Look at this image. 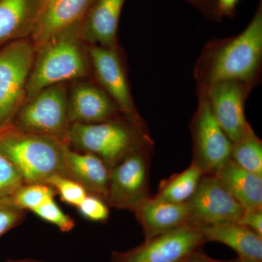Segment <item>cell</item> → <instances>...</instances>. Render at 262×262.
Returning <instances> with one entry per match:
<instances>
[{
	"label": "cell",
	"instance_id": "6da1fadb",
	"mask_svg": "<svg viewBox=\"0 0 262 262\" xmlns=\"http://www.w3.org/2000/svg\"><path fill=\"white\" fill-rule=\"evenodd\" d=\"M262 69V3L242 32L209 41L194 64L196 92L206 94L212 86L237 81L253 89L259 83Z\"/></svg>",
	"mask_w": 262,
	"mask_h": 262
},
{
	"label": "cell",
	"instance_id": "7a4b0ae2",
	"mask_svg": "<svg viewBox=\"0 0 262 262\" xmlns=\"http://www.w3.org/2000/svg\"><path fill=\"white\" fill-rule=\"evenodd\" d=\"M91 75L89 45L81 37L79 22L57 32L36 51L24 102L48 86Z\"/></svg>",
	"mask_w": 262,
	"mask_h": 262
},
{
	"label": "cell",
	"instance_id": "3957f363",
	"mask_svg": "<svg viewBox=\"0 0 262 262\" xmlns=\"http://www.w3.org/2000/svg\"><path fill=\"white\" fill-rule=\"evenodd\" d=\"M69 149L63 141L26 132L12 125L0 130V154L18 170L24 184H47L56 176L69 178Z\"/></svg>",
	"mask_w": 262,
	"mask_h": 262
},
{
	"label": "cell",
	"instance_id": "277c9868",
	"mask_svg": "<svg viewBox=\"0 0 262 262\" xmlns=\"http://www.w3.org/2000/svg\"><path fill=\"white\" fill-rule=\"evenodd\" d=\"M67 142L75 151L96 155L110 168L136 150L154 144L147 125L123 116L99 123H72Z\"/></svg>",
	"mask_w": 262,
	"mask_h": 262
},
{
	"label": "cell",
	"instance_id": "5b68a950",
	"mask_svg": "<svg viewBox=\"0 0 262 262\" xmlns=\"http://www.w3.org/2000/svg\"><path fill=\"white\" fill-rule=\"evenodd\" d=\"M11 125L26 132L48 136L67 144L71 122L66 83L48 86L25 101Z\"/></svg>",
	"mask_w": 262,
	"mask_h": 262
},
{
	"label": "cell",
	"instance_id": "8992f818",
	"mask_svg": "<svg viewBox=\"0 0 262 262\" xmlns=\"http://www.w3.org/2000/svg\"><path fill=\"white\" fill-rule=\"evenodd\" d=\"M35 53L30 39L13 41L0 50V130L11 125L25 101Z\"/></svg>",
	"mask_w": 262,
	"mask_h": 262
},
{
	"label": "cell",
	"instance_id": "52a82bcc",
	"mask_svg": "<svg viewBox=\"0 0 262 262\" xmlns=\"http://www.w3.org/2000/svg\"><path fill=\"white\" fill-rule=\"evenodd\" d=\"M155 144L131 153L111 168L106 204L134 212L150 198V162Z\"/></svg>",
	"mask_w": 262,
	"mask_h": 262
},
{
	"label": "cell",
	"instance_id": "ba28073f",
	"mask_svg": "<svg viewBox=\"0 0 262 262\" xmlns=\"http://www.w3.org/2000/svg\"><path fill=\"white\" fill-rule=\"evenodd\" d=\"M198 93V106L189 122L192 163L204 175L214 174L230 158L232 142L217 122L206 95Z\"/></svg>",
	"mask_w": 262,
	"mask_h": 262
},
{
	"label": "cell",
	"instance_id": "9c48e42d",
	"mask_svg": "<svg viewBox=\"0 0 262 262\" xmlns=\"http://www.w3.org/2000/svg\"><path fill=\"white\" fill-rule=\"evenodd\" d=\"M89 55L96 83L116 103L124 117L138 125H146L136 107L120 47L89 46Z\"/></svg>",
	"mask_w": 262,
	"mask_h": 262
},
{
	"label": "cell",
	"instance_id": "30bf717a",
	"mask_svg": "<svg viewBox=\"0 0 262 262\" xmlns=\"http://www.w3.org/2000/svg\"><path fill=\"white\" fill-rule=\"evenodd\" d=\"M205 243L198 227L189 223L129 251H114L112 262H186Z\"/></svg>",
	"mask_w": 262,
	"mask_h": 262
},
{
	"label": "cell",
	"instance_id": "8fae6325",
	"mask_svg": "<svg viewBox=\"0 0 262 262\" xmlns=\"http://www.w3.org/2000/svg\"><path fill=\"white\" fill-rule=\"evenodd\" d=\"M187 203L189 223L196 227L237 222L244 211L215 174L203 176Z\"/></svg>",
	"mask_w": 262,
	"mask_h": 262
},
{
	"label": "cell",
	"instance_id": "7c38bea8",
	"mask_svg": "<svg viewBox=\"0 0 262 262\" xmlns=\"http://www.w3.org/2000/svg\"><path fill=\"white\" fill-rule=\"evenodd\" d=\"M253 89L243 82L226 81L206 93L212 113L232 143L253 132L245 115V103Z\"/></svg>",
	"mask_w": 262,
	"mask_h": 262
},
{
	"label": "cell",
	"instance_id": "4fadbf2b",
	"mask_svg": "<svg viewBox=\"0 0 262 262\" xmlns=\"http://www.w3.org/2000/svg\"><path fill=\"white\" fill-rule=\"evenodd\" d=\"M68 110L71 124L99 123L123 116L96 82L86 81L75 82L68 90Z\"/></svg>",
	"mask_w": 262,
	"mask_h": 262
},
{
	"label": "cell",
	"instance_id": "5bb4252c",
	"mask_svg": "<svg viewBox=\"0 0 262 262\" xmlns=\"http://www.w3.org/2000/svg\"><path fill=\"white\" fill-rule=\"evenodd\" d=\"M93 0H41L31 35L35 51L62 29L81 22Z\"/></svg>",
	"mask_w": 262,
	"mask_h": 262
},
{
	"label": "cell",
	"instance_id": "9a60e30c",
	"mask_svg": "<svg viewBox=\"0 0 262 262\" xmlns=\"http://www.w3.org/2000/svg\"><path fill=\"white\" fill-rule=\"evenodd\" d=\"M125 0H93L80 22V35L89 46L118 48L117 31Z\"/></svg>",
	"mask_w": 262,
	"mask_h": 262
},
{
	"label": "cell",
	"instance_id": "2e32d148",
	"mask_svg": "<svg viewBox=\"0 0 262 262\" xmlns=\"http://www.w3.org/2000/svg\"><path fill=\"white\" fill-rule=\"evenodd\" d=\"M134 213L142 227L144 241L189 224V211L187 203H168L150 196L136 208Z\"/></svg>",
	"mask_w": 262,
	"mask_h": 262
},
{
	"label": "cell",
	"instance_id": "e0dca14e",
	"mask_svg": "<svg viewBox=\"0 0 262 262\" xmlns=\"http://www.w3.org/2000/svg\"><path fill=\"white\" fill-rule=\"evenodd\" d=\"M69 178L80 184L90 194L106 203L111 168L94 154L70 149L67 152Z\"/></svg>",
	"mask_w": 262,
	"mask_h": 262
},
{
	"label": "cell",
	"instance_id": "ac0fdd59",
	"mask_svg": "<svg viewBox=\"0 0 262 262\" xmlns=\"http://www.w3.org/2000/svg\"><path fill=\"white\" fill-rule=\"evenodd\" d=\"M40 3L41 0H0V46L30 38Z\"/></svg>",
	"mask_w": 262,
	"mask_h": 262
},
{
	"label": "cell",
	"instance_id": "d6986e66",
	"mask_svg": "<svg viewBox=\"0 0 262 262\" xmlns=\"http://www.w3.org/2000/svg\"><path fill=\"white\" fill-rule=\"evenodd\" d=\"M206 242L213 241L229 246L238 257L262 261V237L238 222L198 227Z\"/></svg>",
	"mask_w": 262,
	"mask_h": 262
},
{
	"label": "cell",
	"instance_id": "ffe728a7",
	"mask_svg": "<svg viewBox=\"0 0 262 262\" xmlns=\"http://www.w3.org/2000/svg\"><path fill=\"white\" fill-rule=\"evenodd\" d=\"M214 174L244 211L262 208V177L241 168L230 158Z\"/></svg>",
	"mask_w": 262,
	"mask_h": 262
},
{
	"label": "cell",
	"instance_id": "44dd1931",
	"mask_svg": "<svg viewBox=\"0 0 262 262\" xmlns=\"http://www.w3.org/2000/svg\"><path fill=\"white\" fill-rule=\"evenodd\" d=\"M203 175L201 169L192 163L184 171L163 181L153 198L168 203H187L195 192Z\"/></svg>",
	"mask_w": 262,
	"mask_h": 262
},
{
	"label": "cell",
	"instance_id": "7402d4cb",
	"mask_svg": "<svg viewBox=\"0 0 262 262\" xmlns=\"http://www.w3.org/2000/svg\"><path fill=\"white\" fill-rule=\"evenodd\" d=\"M230 159L245 170L262 177V141L254 131L232 143Z\"/></svg>",
	"mask_w": 262,
	"mask_h": 262
},
{
	"label": "cell",
	"instance_id": "603a6c76",
	"mask_svg": "<svg viewBox=\"0 0 262 262\" xmlns=\"http://www.w3.org/2000/svg\"><path fill=\"white\" fill-rule=\"evenodd\" d=\"M56 194L55 189L49 184L24 183L10 198L19 208L33 212L46 202L55 199Z\"/></svg>",
	"mask_w": 262,
	"mask_h": 262
},
{
	"label": "cell",
	"instance_id": "cb8c5ba5",
	"mask_svg": "<svg viewBox=\"0 0 262 262\" xmlns=\"http://www.w3.org/2000/svg\"><path fill=\"white\" fill-rule=\"evenodd\" d=\"M47 184L59 194L62 201L76 208L89 194L80 184L68 177L56 176L50 179Z\"/></svg>",
	"mask_w": 262,
	"mask_h": 262
},
{
	"label": "cell",
	"instance_id": "d4e9b609",
	"mask_svg": "<svg viewBox=\"0 0 262 262\" xmlns=\"http://www.w3.org/2000/svg\"><path fill=\"white\" fill-rule=\"evenodd\" d=\"M33 213L42 220L56 226L62 232H69L75 228V220L62 211L55 199L46 202Z\"/></svg>",
	"mask_w": 262,
	"mask_h": 262
},
{
	"label": "cell",
	"instance_id": "484cf974",
	"mask_svg": "<svg viewBox=\"0 0 262 262\" xmlns=\"http://www.w3.org/2000/svg\"><path fill=\"white\" fill-rule=\"evenodd\" d=\"M27 211L19 208L10 196L0 198V237L24 222Z\"/></svg>",
	"mask_w": 262,
	"mask_h": 262
},
{
	"label": "cell",
	"instance_id": "4316f807",
	"mask_svg": "<svg viewBox=\"0 0 262 262\" xmlns=\"http://www.w3.org/2000/svg\"><path fill=\"white\" fill-rule=\"evenodd\" d=\"M23 184L18 170L0 154V198L11 196Z\"/></svg>",
	"mask_w": 262,
	"mask_h": 262
},
{
	"label": "cell",
	"instance_id": "83f0119b",
	"mask_svg": "<svg viewBox=\"0 0 262 262\" xmlns=\"http://www.w3.org/2000/svg\"><path fill=\"white\" fill-rule=\"evenodd\" d=\"M77 208L82 216L91 222H106L110 216L106 202L93 194H88Z\"/></svg>",
	"mask_w": 262,
	"mask_h": 262
},
{
	"label": "cell",
	"instance_id": "f1b7e54d",
	"mask_svg": "<svg viewBox=\"0 0 262 262\" xmlns=\"http://www.w3.org/2000/svg\"><path fill=\"white\" fill-rule=\"evenodd\" d=\"M189 4L199 10L206 19L213 21L220 22L222 20L219 12L217 0H186Z\"/></svg>",
	"mask_w": 262,
	"mask_h": 262
},
{
	"label": "cell",
	"instance_id": "f546056e",
	"mask_svg": "<svg viewBox=\"0 0 262 262\" xmlns=\"http://www.w3.org/2000/svg\"><path fill=\"white\" fill-rule=\"evenodd\" d=\"M237 222L262 237V208L244 211Z\"/></svg>",
	"mask_w": 262,
	"mask_h": 262
},
{
	"label": "cell",
	"instance_id": "4dcf8cb0",
	"mask_svg": "<svg viewBox=\"0 0 262 262\" xmlns=\"http://www.w3.org/2000/svg\"><path fill=\"white\" fill-rule=\"evenodd\" d=\"M238 2L239 0H217L219 12L222 18L233 17L235 15Z\"/></svg>",
	"mask_w": 262,
	"mask_h": 262
},
{
	"label": "cell",
	"instance_id": "1f68e13d",
	"mask_svg": "<svg viewBox=\"0 0 262 262\" xmlns=\"http://www.w3.org/2000/svg\"><path fill=\"white\" fill-rule=\"evenodd\" d=\"M186 262H239V258L231 260V261H221V260L209 257L205 253H202L200 250V251L192 253Z\"/></svg>",
	"mask_w": 262,
	"mask_h": 262
},
{
	"label": "cell",
	"instance_id": "d6a6232c",
	"mask_svg": "<svg viewBox=\"0 0 262 262\" xmlns=\"http://www.w3.org/2000/svg\"><path fill=\"white\" fill-rule=\"evenodd\" d=\"M5 262H46L41 260L35 259V258H19V259H9Z\"/></svg>",
	"mask_w": 262,
	"mask_h": 262
},
{
	"label": "cell",
	"instance_id": "836d02e7",
	"mask_svg": "<svg viewBox=\"0 0 262 262\" xmlns=\"http://www.w3.org/2000/svg\"><path fill=\"white\" fill-rule=\"evenodd\" d=\"M239 262H262V261H257V260L250 259V258H239Z\"/></svg>",
	"mask_w": 262,
	"mask_h": 262
}]
</instances>
